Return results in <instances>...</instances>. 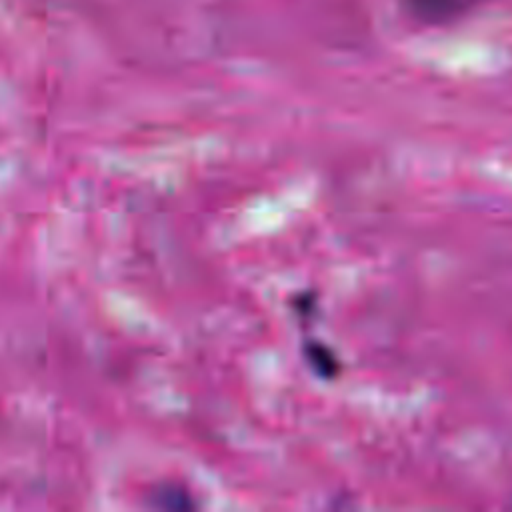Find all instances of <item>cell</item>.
I'll return each instance as SVG.
<instances>
[{
	"label": "cell",
	"instance_id": "6da1fadb",
	"mask_svg": "<svg viewBox=\"0 0 512 512\" xmlns=\"http://www.w3.org/2000/svg\"><path fill=\"white\" fill-rule=\"evenodd\" d=\"M402 10L426 26H446L466 16L476 0H400Z\"/></svg>",
	"mask_w": 512,
	"mask_h": 512
}]
</instances>
